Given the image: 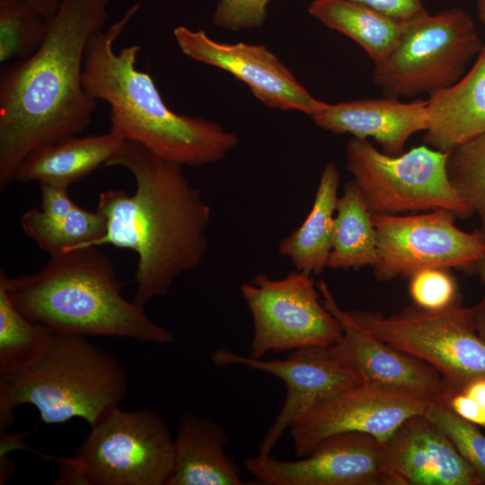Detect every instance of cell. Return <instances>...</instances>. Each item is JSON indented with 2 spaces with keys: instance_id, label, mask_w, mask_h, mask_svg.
Instances as JSON below:
<instances>
[{
  "instance_id": "6da1fadb",
  "label": "cell",
  "mask_w": 485,
  "mask_h": 485,
  "mask_svg": "<svg viewBox=\"0 0 485 485\" xmlns=\"http://www.w3.org/2000/svg\"><path fill=\"white\" fill-rule=\"evenodd\" d=\"M105 166L128 170L136 191L130 196L110 190L99 195L97 211L106 219V231L92 245L111 244L137 254L134 301L145 306L165 295L181 274L201 264L208 249L211 207L181 165L137 142L125 140Z\"/></svg>"
},
{
  "instance_id": "ac0fdd59",
  "label": "cell",
  "mask_w": 485,
  "mask_h": 485,
  "mask_svg": "<svg viewBox=\"0 0 485 485\" xmlns=\"http://www.w3.org/2000/svg\"><path fill=\"white\" fill-rule=\"evenodd\" d=\"M311 118L317 126L334 134L373 137L384 154L398 155L412 135L427 129V100L402 102L385 96L334 104L321 101Z\"/></svg>"
},
{
  "instance_id": "5b68a950",
  "label": "cell",
  "mask_w": 485,
  "mask_h": 485,
  "mask_svg": "<svg viewBox=\"0 0 485 485\" xmlns=\"http://www.w3.org/2000/svg\"><path fill=\"white\" fill-rule=\"evenodd\" d=\"M128 391V373L112 353L84 336L54 332L33 362L0 378V423L8 428L13 409L31 404L46 424L80 418L92 427Z\"/></svg>"
},
{
  "instance_id": "9c48e42d",
  "label": "cell",
  "mask_w": 485,
  "mask_h": 485,
  "mask_svg": "<svg viewBox=\"0 0 485 485\" xmlns=\"http://www.w3.org/2000/svg\"><path fill=\"white\" fill-rule=\"evenodd\" d=\"M350 313L379 340L436 370L444 384L441 396L461 392L471 381L485 376V341L475 329L471 307L459 304L427 311L413 304L390 316L364 310Z\"/></svg>"
},
{
  "instance_id": "8fae6325",
  "label": "cell",
  "mask_w": 485,
  "mask_h": 485,
  "mask_svg": "<svg viewBox=\"0 0 485 485\" xmlns=\"http://www.w3.org/2000/svg\"><path fill=\"white\" fill-rule=\"evenodd\" d=\"M456 218L445 209L418 215L373 214L377 241L375 278L381 282L409 278L429 268L475 273L485 256V234L459 229Z\"/></svg>"
},
{
  "instance_id": "e575fe53",
  "label": "cell",
  "mask_w": 485,
  "mask_h": 485,
  "mask_svg": "<svg viewBox=\"0 0 485 485\" xmlns=\"http://www.w3.org/2000/svg\"><path fill=\"white\" fill-rule=\"evenodd\" d=\"M474 274L478 275L483 286L484 294L481 300L471 307V311L475 329L479 336L485 341V256L478 262Z\"/></svg>"
},
{
  "instance_id": "7402d4cb",
  "label": "cell",
  "mask_w": 485,
  "mask_h": 485,
  "mask_svg": "<svg viewBox=\"0 0 485 485\" xmlns=\"http://www.w3.org/2000/svg\"><path fill=\"white\" fill-rule=\"evenodd\" d=\"M339 184L337 166L333 163H327L321 173L308 216L297 229L280 241L279 253L291 261L295 270L320 275L328 268Z\"/></svg>"
},
{
  "instance_id": "d4e9b609",
  "label": "cell",
  "mask_w": 485,
  "mask_h": 485,
  "mask_svg": "<svg viewBox=\"0 0 485 485\" xmlns=\"http://www.w3.org/2000/svg\"><path fill=\"white\" fill-rule=\"evenodd\" d=\"M25 234L50 256L90 246L106 231V219L97 210L76 206L62 214H49L32 208L21 217Z\"/></svg>"
},
{
  "instance_id": "e0dca14e",
  "label": "cell",
  "mask_w": 485,
  "mask_h": 485,
  "mask_svg": "<svg viewBox=\"0 0 485 485\" xmlns=\"http://www.w3.org/2000/svg\"><path fill=\"white\" fill-rule=\"evenodd\" d=\"M384 448L391 485H482L450 439L424 414L405 420Z\"/></svg>"
},
{
  "instance_id": "7c38bea8",
  "label": "cell",
  "mask_w": 485,
  "mask_h": 485,
  "mask_svg": "<svg viewBox=\"0 0 485 485\" xmlns=\"http://www.w3.org/2000/svg\"><path fill=\"white\" fill-rule=\"evenodd\" d=\"M432 398L359 383L314 407L289 429L295 455L309 454L322 439L360 432L385 444L408 419L424 414Z\"/></svg>"
},
{
  "instance_id": "8d00e7d4",
  "label": "cell",
  "mask_w": 485,
  "mask_h": 485,
  "mask_svg": "<svg viewBox=\"0 0 485 485\" xmlns=\"http://www.w3.org/2000/svg\"><path fill=\"white\" fill-rule=\"evenodd\" d=\"M46 20H49L57 11L60 0H24Z\"/></svg>"
},
{
  "instance_id": "603a6c76",
  "label": "cell",
  "mask_w": 485,
  "mask_h": 485,
  "mask_svg": "<svg viewBox=\"0 0 485 485\" xmlns=\"http://www.w3.org/2000/svg\"><path fill=\"white\" fill-rule=\"evenodd\" d=\"M308 11L325 26L357 42L374 64L394 48L406 23L352 0H313Z\"/></svg>"
},
{
  "instance_id": "83f0119b",
  "label": "cell",
  "mask_w": 485,
  "mask_h": 485,
  "mask_svg": "<svg viewBox=\"0 0 485 485\" xmlns=\"http://www.w3.org/2000/svg\"><path fill=\"white\" fill-rule=\"evenodd\" d=\"M446 171L452 186L478 215L480 230L485 234V134L450 150Z\"/></svg>"
},
{
  "instance_id": "484cf974",
  "label": "cell",
  "mask_w": 485,
  "mask_h": 485,
  "mask_svg": "<svg viewBox=\"0 0 485 485\" xmlns=\"http://www.w3.org/2000/svg\"><path fill=\"white\" fill-rule=\"evenodd\" d=\"M54 331L23 315L0 285V378L33 362Z\"/></svg>"
},
{
  "instance_id": "d590c367",
  "label": "cell",
  "mask_w": 485,
  "mask_h": 485,
  "mask_svg": "<svg viewBox=\"0 0 485 485\" xmlns=\"http://www.w3.org/2000/svg\"><path fill=\"white\" fill-rule=\"evenodd\" d=\"M461 392L466 393L485 409V376L471 381Z\"/></svg>"
},
{
  "instance_id": "52a82bcc",
  "label": "cell",
  "mask_w": 485,
  "mask_h": 485,
  "mask_svg": "<svg viewBox=\"0 0 485 485\" xmlns=\"http://www.w3.org/2000/svg\"><path fill=\"white\" fill-rule=\"evenodd\" d=\"M483 45L466 11L427 13L405 23L394 48L375 64L373 81L385 96L429 95L459 81Z\"/></svg>"
},
{
  "instance_id": "8992f818",
  "label": "cell",
  "mask_w": 485,
  "mask_h": 485,
  "mask_svg": "<svg viewBox=\"0 0 485 485\" xmlns=\"http://www.w3.org/2000/svg\"><path fill=\"white\" fill-rule=\"evenodd\" d=\"M60 483L166 485L173 466V438L154 410L114 408L78 446L59 459Z\"/></svg>"
},
{
  "instance_id": "4dcf8cb0",
  "label": "cell",
  "mask_w": 485,
  "mask_h": 485,
  "mask_svg": "<svg viewBox=\"0 0 485 485\" xmlns=\"http://www.w3.org/2000/svg\"><path fill=\"white\" fill-rule=\"evenodd\" d=\"M270 0H219L212 21L217 27L239 31L260 27Z\"/></svg>"
},
{
  "instance_id": "2e32d148",
  "label": "cell",
  "mask_w": 485,
  "mask_h": 485,
  "mask_svg": "<svg viewBox=\"0 0 485 485\" xmlns=\"http://www.w3.org/2000/svg\"><path fill=\"white\" fill-rule=\"evenodd\" d=\"M322 304L338 320L340 338L327 347L331 357L354 371L363 383L439 398L444 392L440 375L432 366L379 340L350 312L340 308L328 285L317 284Z\"/></svg>"
},
{
  "instance_id": "7a4b0ae2",
  "label": "cell",
  "mask_w": 485,
  "mask_h": 485,
  "mask_svg": "<svg viewBox=\"0 0 485 485\" xmlns=\"http://www.w3.org/2000/svg\"><path fill=\"white\" fill-rule=\"evenodd\" d=\"M108 0H60L43 43L0 77V190L34 148L79 135L98 106L84 86L85 48L101 31Z\"/></svg>"
},
{
  "instance_id": "1f68e13d",
  "label": "cell",
  "mask_w": 485,
  "mask_h": 485,
  "mask_svg": "<svg viewBox=\"0 0 485 485\" xmlns=\"http://www.w3.org/2000/svg\"><path fill=\"white\" fill-rule=\"evenodd\" d=\"M401 22H407L428 13L422 0H352Z\"/></svg>"
},
{
  "instance_id": "9a60e30c",
  "label": "cell",
  "mask_w": 485,
  "mask_h": 485,
  "mask_svg": "<svg viewBox=\"0 0 485 485\" xmlns=\"http://www.w3.org/2000/svg\"><path fill=\"white\" fill-rule=\"evenodd\" d=\"M173 35L184 55L232 74L270 108L295 110L311 117L322 101L263 45L218 42L203 30L191 31L185 26L175 28Z\"/></svg>"
},
{
  "instance_id": "74e56055",
  "label": "cell",
  "mask_w": 485,
  "mask_h": 485,
  "mask_svg": "<svg viewBox=\"0 0 485 485\" xmlns=\"http://www.w3.org/2000/svg\"><path fill=\"white\" fill-rule=\"evenodd\" d=\"M479 18L485 26V0H477Z\"/></svg>"
},
{
  "instance_id": "d6a6232c",
  "label": "cell",
  "mask_w": 485,
  "mask_h": 485,
  "mask_svg": "<svg viewBox=\"0 0 485 485\" xmlns=\"http://www.w3.org/2000/svg\"><path fill=\"white\" fill-rule=\"evenodd\" d=\"M438 399L462 419L485 428V409L463 392L443 395Z\"/></svg>"
},
{
  "instance_id": "d6986e66",
  "label": "cell",
  "mask_w": 485,
  "mask_h": 485,
  "mask_svg": "<svg viewBox=\"0 0 485 485\" xmlns=\"http://www.w3.org/2000/svg\"><path fill=\"white\" fill-rule=\"evenodd\" d=\"M424 142L447 153L485 134V44L475 63L453 85L429 94Z\"/></svg>"
},
{
  "instance_id": "3957f363",
  "label": "cell",
  "mask_w": 485,
  "mask_h": 485,
  "mask_svg": "<svg viewBox=\"0 0 485 485\" xmlns=\"http://www.w3.org/2000/svg\"><path fill=\"white\" fill-rule=\"evenodd\" d=\"M139 7V4L132 5L119 21L90 39L84 86L96 100L109 104L110 131L122 139L137 142L181 166L222 160L239 143L237 136L216 122L170 110L150 75L136 67L140 46L114 50V42Z\"/></svg>"
},
{
  "instance_id": "f546056e",
  "label": "cell",
  "mask_w": 485,
  "mask_h": 485,
  "mask_svg": "<svg viewBox=\"0 0 485 485\" xmlns=\"http://www.w3.org/2000/svg\"><path fill=\"white\" fill-rule=\"evenodd\" d=\"M408 279L410 298L420 309L441 311L461 304L459 287L450 269H424Z\"/></svg>"
},
{
  "instance_id": "44dd1931",
  "label": "cell",
  "mask_w": 485,
  "mask_h": 485,
  "mask_svg": "<svg viewBox=\"0 0 485 485\" xmlns=\"http://www.w3.org/2000/svg\"><path fill=\"white\" fill-rule=\"evenodd\" d=\"M124 139L111 131L87 137L67 136L31 150L19 165L14 181L68 189L112 159Z\"/></svg>"
},
{
  "instance_id": "4fadbf2b",
  "label": "cell",
  "mask_w": 485,
  "mask_h": 485,
  "mask_svg": "<svg viewBox=\"0 0 485 485\" xmlns=\"http://www.w3.org/2000/svg\"><path fill=\"white\" fill-rule=\"evenodd\" d=\"M243 463L264 485H391L384 444L360 432L331 435L295 461L258 454Z\"/></svg>"
},
{
  "instance_id": "277c9868",
  "label": "cell",
  "mask_w": 485,
  "mask_h": 485,
  "mask_svg": "<svg viewBox=\"0 0 485 485\" xmlns=\"http://www.w3.org/2000/svg\"><path fill=\"white\" fill-rule=\"evenodd\" d=\"M98 247L50 256L30 275L11 278L1 269L0 285L23 315L54 332L172 342V333L150 319L144 306L122 295L115 268Z\"/></svg>"
},
{
  "instance_id": "cb8c5ba5",
  "label": "cell",
  "mask_w": 485,
  "mask_h": 485,
  "mask_svg": "<svg viewBox=\"0 0 485 485\" xmlns=\"http://www.w3.org/2000/svg\"><path fill=\"white\" fill-rule=\"evenodd\" d=\"M366 199L352 180L339 197L328 268L374 267L377 261L376 232Z\"/></svg>"
},
{
  "instance_id": "836d02e7",
  "label": "cell",
  "mask_w": 485,
  "mask_h": 485,
  "mask_svg": "<svg viewBox=\"0 0 485 485\" xmlns=\"http://www.w3.org/2000/svg\"><path fill=\"white\" fill-rule=\"evenodd\" d=\"M40 209L49 214H62L73 210L77 205L68 195V189L40 184Z\"/></svg>"
},
{
  "instance_id": "30bf717a",
  "label": "cell",
  "mask_w": 485,
  "mask_h": 485,
  "mask_svg": "<svg viewBox=\"0 0 485 485\" xmlns=\"http://www.w3.org/2000/svg\"><path fill=\"white\" fill-rule=\"evenodd\" d=\"M312 276L298 270L279 279L258 274L241 285L253 322L251 357L329 347L340 338L341 327L322 304Z\"/></svg>"
},
{
  "instance_id": "4316f807",
  "label": "cell",
  "mask_w": 485,
  "mask_h": 485,
  "mask_svg": "<svg viewBox=\"0 0 485 485\" xmlns=\"http://www.w3.org/2000/svg\"><path fill=\"white\" fill-rule=\"evenodd\" d=\"M48 20L24 0H0V62L30 57L43 43Z\"/></svg>"
},
{
  "instance_id": "ba28073f",
  "label": "cell",
  "mask_w": 485,
  "mask_h": 485,
  "mask_svg": "<svg viewBox=\"0 0 485 485\" xmlns=\"http://www.w3.org/2000/svg\"><path fill=\"white\" fill-rule=\"evenodd\" d=\"M447 154L422 145L390 155L367 139L352 137L346 147L347 169L372 214L445 209L467 218L473 213L449 181Z\"/></svg>"
},
{
  "instance_id": "f1b7e54d",
  "label": "cell",
  "mask_w": 485,
  "mask_h": 485,
  "mask_svg": "<svg viewBox=\"0 0 485 485\" xmlns=\"http://www.w3.org/2000/svg\"><path fill=\"white\" fill-rule=\"evenodd\" d=\"M424 415L453 443L485 485V435L456 415L442 400L432 399Z\"/></svg>"
},
{
  "instance_id": "ffe728a7",
  "label": "cell",
  "mask_w": 485,
  "mask_h": 485,
  "mask_svg": "<svg viewBox=\"0 0 485 485\" xmlns=\"http://www.w3.org/2000/svg\"><path fill=\"white\" fill-rule=\"evenodd\" d=\"M228 436L216 422L184 412L173 439V466L166 485H242L238 464L225 452Z\"/></svg>"
},
{
  "instance_id": "5bb4252c",
  "label": "cell",
  "mask_w": 485,
  "mask_h": 485,
  "mask_svg": "<svg viewBox=\"0 0 485 485\" xmlns=\"http://www.w3.org/2000/svg\"><path fill=\"white\" fill-rule=\"evenodd\" d=\"M210 359L216 366H244L266 372L286 384L285 401L259 445L260 455L270 454L283 434L318 404L362 383L357 374L331 357L327 347L295 349L285 360L270 361L218 348Z\"/></svg>"
}]
</instances>
